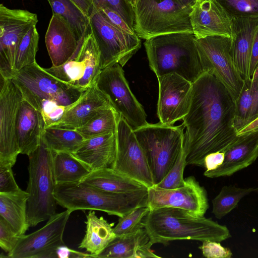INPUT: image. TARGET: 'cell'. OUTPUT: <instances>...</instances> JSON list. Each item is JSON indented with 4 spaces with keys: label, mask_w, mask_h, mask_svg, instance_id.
Masks as SVG:
<instances>
[{
    "label": "cell",
    "mask_w": 258,
    "mask_h": 258,
    "mask_svg": "<svg viewBox=\"0 0 258 258\" xmlns=\"http://www.w3.org/2000/svg\"><path fill=\"white\" fill-rule=\"evenodd\" d=\"M28 197L29 194L21 188L13 192H0V216L19 236L25 234L29 227L27 217Z\"/></svg>",
    "instance_id": "cell-29"
},
{
    "label": "cell",
    "mask_w": 258,
    "mask_h": 258,
    "mask_svg": "<svg viewBox=\"0 0 258 258\" xmlns=\"http://www.w3.org/2000/svg\"><path fill=\"white\" fill-rule=\"evenodd\" d=\"M86 218V233L79 248L85 249L92 257H97L116 237L114 223H109L102 216L98 217L94 211H89Z\"/></svg>",
    "instance_id": "cell-28"
},
{
    "label": "cell",
    "mask_w": 258,
    "mask_h": 258,
    "mask_svg": "<svg viewBox=\"0 0 258 258\" xmlns=\"http://www.w3.org/2000/svg\"><path fill=\"white\" fill-rule=\"evenodd\" d=\"M224 153L223 163L214 170L205 171L204 176L209 178L230 176L252 164L258 157V130L238 136Z\"/></svg>",
    "instance_id": "cell-20"
},
{
    "label": "cell",
    "mask_w": 258,
    "mask_h": 258,
    "mask_svg": "<svg viewBox=\"0 0 258 258\" xmlns=\"http://www.w3.org/2000/svg\"><path fill=\"white\" fill-rule=\"evenodd\" d=\"M258 79V66L256 68L254 73L251 78V80H256Z\"/></svg>",
    "instance_id": "cell-51"
},
{
    "label": "cell",
    "mask_w": 258,
    "mask_h": 258,
    "mask_svg": "<svg viewBox=\"0 0 258 258\" xmlns=\"http://www.w3.org/2000/svg\"><path fill=\"white\" fill-rule=\"evenodd\" d=\"M235 112L227 89L213 74L204 72L193 83L190 108L182 119L186 165L204 167L207 155L225 152L236 141Z\"/></svg>",
    "instance_id": "cell-1"
},
{
    "label": "cell",
    "mask_w": 258,
    "mask_h": 258,
    "mask_svg": "<svg viewBox=\"0 0 258 258\" xmlns=\"http://www.w3.org/2000/svg\"><path fill=\"white\" fill-rule=\"evenodd\" d=\"M191 9L177 0H139L133 8L135 32L145 40L170 33H194Z\"/></svg>",
    "instance_id": "cell-6"
},
{
    "label": "cell",
    "mask_w": 258,
    "mask_h": 258,
    "mask_svg": "<svg viewBox=\"0 0 258 258\" xmlns=\"http://www.w3.org/2000/svg\"><path fill=\"white\" fill-rule=\"evenodd\" d=\"M38 22L37 14L0 5L1 78L11 79L18 46L27 32Z\"/></svg>",
    "instance_id": "cell-13"
},
{
    "label": "cell",
    "mask_w": 258,
    "mask_h": 258,
    "mask_svg": "<svg viewBox=\"0 0 258 258\" xmlns=\"http://www.w3.org/2000/svg\"><path fill=\"white\" fill-rule=\"evenodd\" d=\"M89 27L100 52L101 70L119 63L124 66L140 48L136 34H128L113 25L99 10L93 8Z\"/></svg>",
    "instance_id": "cell-10"
},
{
    "label": "cell",
    "mask_w": 258,
    "mask_h": 258,
    "mask_svg": "<svg viewBox=\"0 0 258 258\" xmlns=\"http://www.w3.org/2000/svg\"><path fill=\"white\" fill-rule=\"evenodd\" d=\"M59 80L85 92L95 84L101 71L98 45L89 27L73 56L58 66L44 68Z\"/></svg>",
    "instance_id": "cell-11"
},
{
    "label": "cell",
    "mask_w": 258,
    "mask_h": 258,
    "mask_svg": "<svg viewBox=\"0 0 258 258\" xmlns=\"http://www.w3.org/2000/svg\"><path fill=\"white\" fill-rule=\"evenodd\" d=\"M56 203L71 211H100L122 217L133 209L147 205L148 188L128 194L105 191L80 182L55 184Z\"/></svg>",
    "instance_id": "cell-4"
},
{
    "label": "cell",
    "mask_w": 258,
    "mask_h": 258,
    "mask_svg": "<svg viewBox=\"0 0 258 258\" xmlns=\"http://www.w3.org/2000/svg\"><path fill=\"white\" fill-rule=\"evenodd\" d=\"M150 208L147 205L133 209L122 217H119L117 225L113 228L116 236H120L132 233L144 226L143 219L149 213Z\"/></svg>",
    "instance_id": "cell-37"
},
{
    "label": "cell",
    "mask_w": 258,
    "mask_h": 258,
    "mask_svg": "<svg viewBox=\"0 0 258 258\" xmlns=\"http://www.w3.org/2000/svg\"><path fill=\"white\" fill-rule=\"evenodd\" d=\"M258 31V17L233 18L232 47L234 61L246 84L251 81L249 67L253 43Z\"/></svg>",
    "instance_id": "cell-21"
},
{
    "label": "cell",
    "mask_w": 258,
    "mask_h": 258,
    "mask_svg": "<svg viewBox=\"0 0 258 258\" xmlns=\"http://www.w3.org/2000/svg\"><path fill=\"white\" fill-rule=\"evenodd\" d=\"M90 17L94 7V0H72Z\"/></svg>",
    "instance_id": "cell-48"
},
{
    "label": "cell",
    "mask_w": 258,
    "mask_h": 258,
    "mask_svg": "<svg viewBox=\"0 0 258 258\" xmlns=\"http://www.w3.org/2000/svg\"><path fill=\"white\" fill-rule=\"evenodd\" d=\"M109 105H111L108 99L94 85L68 106L58 122L48 127L76 130L88 122L102 109Z\"/></svg>",
    "instance_id": "cell-23"
},
{
    "label": "cell",
    "mask_w": 258,
    "mask_h": 258,
    "mask_svg": "<svg viewBox=\"0 0 258 258\" xmlns=\"http://www.w3.org/2000/svg\"><path fill=\"white\" fill-rule=\"evenodd\" d=\"M143 222L153 244H167L177 240L220 242L231 237L226 226L210 218L194 216L176 208L150 210Z\"/></svg>",
    "instance_id": "cell-2"
},
{
    "label": "cell",
    "mask_w": 258,
    "mask_h": 258,
    "mask_svg": "<svg viewBox=\"0 0 258 258\" xmlns=\"http://www.w3.org/2000/svg\"><path fill=\"white\" fill-rule=\"evenodd\" d=\"M28 156L27 217L29 226L34 227L56 214L53 153L41 139L37 149Z\"/></svg>",
    "instance_id": "cell-5"
},
{
    "label": "cell",
    "mask_w": 258,
    "mask_h": 258,
    "mask_svg": "<svg viewBox=\"0 0 258 258\" xmlns=\"http://www.w3.org/2000/svg\"><path fill=\"white\" fill-rule=\"evenodd\" d=\"M72 212L66 210L52 216L46 224L34 232L20 236L10 258H54L56 249L64 245V229Z\"/></svg>",
    "instance_id": "cell-15"
},
{
    "label": "cell",
    "mask_w": 258,
    "mask_h": 258,
    "mask_svg": "<svg viewBox=\"0 0 258 258\" xmlns=\"http://www.w3.org/2000/svg\"><path fill=\"white\" fill-rule=\"evenodd\" d=\"M235 105L234 125L238 132L258 118V79L244 83Z\"/></svg>",
    "instance_id": "cell-31"
},
{
    "label": "cell",
    "mask_w": 258,
    "mask_h": 258,
    "mask_svg": "<svg viewBox=\"0 0 258 258\" xmlns=\"http://www.w3.org/2000/svg\"><path fill=\"white\" fill-rule=\"evenodd\" d=\"M120 115L111 105L99 111L84 125L77 128L84 139L116 132Z\"/></svg>",
    "instance_id": "cell-34"
},
{
    "label": "cell",
    "mask_w": 258,
    "mask_h": 258,
    "mask_svg": "<svg viewBox=\"0 0 258 258\" xmlns=\"http://www.w3.org/2000/svg\"><path fill=\"white\" fill-rule=\"evenodd\" d=\"M47 1L51 8L52 14L62 17L80 41L84 36L89 27V17L72 0Z\"/></svg>",
    "instance_id": "cell-32"
},
{
    "label": "cell",
    "mask_w": 258,
    "mask_h": 258,
    "mask_svg": "<svg viewBox=\"0 0 258 258\" xmlns=\"http://www.w3.org/2000/svg\"><path fill=\"white\" fill-rule=\"evenodd\" d=\"M23 99L21 91L11 79L1 78L0 163L12 167L20 154L17 137V121Z\"/></svg>",
    "instance_id": "cell-16"
},
{
    "label": "cell",
    "mask_w": 258,
    "mask_h": 258,
    "mask_svg": "<svg viewBox=\"0 0 258 258\" xmlns=\"http://www.w3.org/2000/svg\"><path fill=\"white\" fill-rule=\"evenodd\" d=\"M190 21L196 38L209 36L232 37L233 18L217 0H197Z\"/></svg>",
    "instance_id": "cell-19"
},
{
    "label": "cell",
    "mask_w": 258,
    "mask_h": 258,
    "mask_svg": "<svg viewBox=\"0 0 258 258\" xmlns=\"http://www.w3.org/2000/svg\"><path fill=\"white\" fill-rule=\"evenodd\" d=\"M159 84L157 114L159 122L172 125L188 113L193 83L174 73L157 77Z\"/></svg>",
    "instance_id": "cell-18"
},
{
    "label": "cell",
    "mask_w": 258,
    "mask_h": 258,
    "mask_svg": "<svg viewBox=\"0 0 258 258\" xmlns=\"http://www.w3.org/2000/svg\"><path fill=\"white\" fill-rule=\"evenodd\" d=\"M110 167L147 188L155 184L146 156L134 130L120 116L116 129V153Z\"/></svg>",
    "instance_id": "cell-14"
},
{
    "label": "cell",
    "mask_w": 258,
    "mask_h": 258,
    "mask_svg": "<svg viewBox=\"0 0 258 258\" xmlns=\"http://www.w3.org/2000/svg\"><path fill=\"white\" fill-rule=\"evenodd\" d=\"M256 130H258V118L239 131L237 132V135L240 136L242 134Z\"/></svg>",
    "instance_id": "cell-49"
},
{
    "label": "cell",
    "mask_w": 258,
    "mask_h": 258,
    "mask_svg": "<svg viewBox=\"0 0 258 258\" xmlns=\"http://www.w3.org/2000/svg\"><path fill=\"white\" fill-rule=\"evenodd\" d=\"M39 38L36 26L32 27L23 37L17 51L14 74L25 67L36 62Z\"/></svg>",
    "instance_id": "cell-36"
},
{
    "label": "cell",
    "mask_w": 258,
    "mask_h": 258,
    "mask_svg": "<svg viewBox=\"0 0 258 258\" xmlns=\"http://www.w3.org/2000/svg\"><path fill=\"white\" fill-rule=\"evenodd\" d=\"M232 42L231 37L217 35L195 39L204 71L213 74L235 102L245 81L234 63Z\"/></svg>",
    "instance_id": "cell-9"
},
{
    "label": "cell",
    "mask_w": 258,
    "mask_h": 258,
    "mask_svg": "<svg viewBox=\"0 0 258 258\" xmlns=\"http://www.w3.org/2000/svg\"><path fill=\"white\" fill-rule=\"evenodd\" d=\"M42 140L53 152H75L81 145L84 138L76 130L51 127L44 128Z\"/></svg>",
    "instance_id": "cell-33"
},
{
    "label": "cell",
    "mask_w": 258,
    "mask_h": 258,
    "mask_svg": "<svg viewBox=\"0 0 258 258\" xmlns=\"http://www.w3.org/2000/svg\"><path fill=\"white\" fill-rule=\"evenodd\" d=\"M192 33L158 35L144 43L149 67L157 77L176 74L194 83L205 72Z\"/></svg>",
    "instance_id": "cell-3"
},
{
    "label": "cell",
    "mask_w": 258,
    "mask_h": 258,
    "mask_svg": "<svg viewBox=\"0 0 258 258\" xmlns=\"http://www.w3.org/2000/svg\"><path fill=\"white\" fill-rule=\"evenodd\" d=\"M81 182L118 194H128L148 188L140 182L110 167L91 171Z\"/></svg>",
    "instance_id": "cell-27"
},
{
    "label": "cell",
    "mask_w": 258,
    "mask_h": 258,
    "mask_svg": "<svg viewBox=\"0 0 258 258\" xmlns=\"http://www.w3.org/2000/svg\"><path fill=\"white\" fill-rule=\"evenodd\" d=\"M52 166L55 184L81 182L91 171L72 153L53 152Z\"/></svg>",
    "instance_id": "cell-30"
},
{
    "label": "cell",
    "mask_w": 258,
    "mask_h": 258,
    "mask_svg": "<svg viewBox=\"0 0 258 258\" xmlns=\"http://www.w3.org/2000/svg\"><path fill=\"white\" fill-rule=\"evenodd\" d=\"M116 149V132L85 139L72 154L92 171L110 167Z\"/></svg>",
    "instance_id": "cell-26"
},
{
    "label": "cell",
    "mask_w": 258,
    "mask_h": 258,
    "mask_svg": "<svg viewBox=\"0 0 258 258\" xmlns=\"http://www.w3.org/2000/svg\"><path fill=\"white\" fill-rule=\"evenodd\" d=\"M55 257L74 258V257H92L90 254L84 253L67 246L65 244L57 248L55 252Z\"/></svg>",
    "instance_id": "cell-46"
},
{
    "label": "cell",
    "mask_w": 258,
    "mask_h": 258,
    "mask_svg": "<svg viewBox=\"0 0 258 258\" xmlns=\"http://www.w3.org/2000/svg\"><path fill=\"white\" fill-rule=\"evenodd\" d=\"M258 66V31L256 34L253 43L250 67H249V75L251 79L254 72Z\"/></svg>",
    "instance_id": "cell-47"
},
{
    "label": "cell",
    "mask_w": 258,
    "mask_h": 258,
    "mask_svg": "<svg viewBox=\"0 0 258 258\" xmlns=\"http://www.w3.org/2000/svg\"><path fill=\"white\" fill-rule=\"evenodd\" d=\"M100 11L103 15L115 26L123 31L132 35L136 34L134 29H132L122 17L113 10L105 7L96 8Z\"/></svg>",
    "instance_id": "cell-44"
},
{
    "label": "cell",
    "mask_w": 258,
    "mask_h": 258,
    "mask_svg": "<svg viewBox=\"0 0 258 258\" xmlns=\"http://www.w3.org/2000/svg\"><path fill=\"white\" fill-rule=\"evenodd\" d=\"M183 6L192 7L197 0H177Z\"/></svg>",
    "instance_id": "cell-50"
},
{
    "label": "cell",
    "mask_w": 258,
    "mask_h": 258,
    "mask_svg": "<svg viewBox=\"0 0 258 258\" xmlns=\"http://www.w3.org/2000/svg\"><path fill=\"white\" fill-rule=\"evenodd\" d=\"M45 44L52 66L67 62L76 51L79 41L67 21L52 14L45 34Z\"/></svg>",
    "instance_id": "cell-22"
},
{
    "label": "cell",
    "mask_w": 258,
    "mask_h": 258,
    "mask_svg": "<svg viewBox=\"0 0 258 258\" xmlns=\"http://www.w3.org/2000/svg\"><path fill=\"white\" fill-rule=\"evenodd\" d=\"M253 187L239 188L235 185H225L212 200V213L218 219L222 218L235 208L245 196L257 190Z\"/></svg>",
    "instance_id": "cell-35"
},
{
    "label": "cell",
    "mask_w": 258,
    "mask_h": 258,
    "mask_svg": "<svg viewBox=\"0 0 258 258\" xmlns=\"http://www.w3.org/2000/svg\"><path fill=\"white\" fill-rule=\"evenodd\" d=\"M152 245L144 226L132 233L116 237L97 257H161L152 250Z\"/></svg>",
    "instance_id": "cell-24"
},
{
    "label": "cell",
    "mask_w": 258,
    "mask_h": 258,
    "mask_svg": "<svg viewBox=\"0 0 258 258\" xmlns=\"http://www.w3.org/2000/svg\"><path fill=\"white\" fill-rule=\"evenodd\" d=\"M225 158L224 152H217L207 155L204 159V166L206 171L214 170L218 168Z\"/></svg>",
    "instance_id": "cell-45"
},
{
    "label": "cell",
    "mask_w": 258,
    "mask_h": 258,
    "mask_svg": "<svg viewBox=\"0 0 258 258\" xmlns=\"http://www.w3.org/2000/svg\"><path fill=\"white\" fill-rule=\"evenodd\" d=\"M186 166L185 155L183 150L164 178L155 185L165 189H174L183 186L185 182L183 171Z\"/></svg>",
    "instance_id": "cell-39"
},
{
    "label": "cell",
    "mask_w": 258,
    "mask_h": 258,
    "mask_svg": "<svg viewBox=\"0 0 258 258\" xmlns=\"http://www.w3.org/2000/svg\"><path fill=\"white\" fill-rule=\"evenodd\" d=\"M44 128V122L40 112L23 99L19 109L17 121V137L20 154L29 156L37 149Z\"/></svg>",
    "instance_id": "cell-25"
},
{
    "label": "cell",
    "mask_w": 258,
    "mask_h": 258,
    "mask_svg": "<svg viewBox=\"0 0 258 258\" xmlns=\"http://www.w3.org/2000/svg\"><path fill=\"white\" fill-rule=\"evenodd\" d=\"M130 4H131L132 5V3H131V0H127Z\"/></svg>",
    "instance_id": "cell-53"
},
{
    "label": "cell",
    "mask_w": 258,
    "mask_h": 258,
    "mask_svg": "<svg viewBox=\"0 0 258 258\" xmlns=\"http://www.w3.org/2000/svg\"><path fill=\"white\" fill-rule=\"evenodd\" d=\"M94 7H107L113 10L119 14L129 26L134 29V12L132 5L127 0H94Z\"/></svg>",
    "instance_id": "cell-40"
},
{
    "label": "cell",
    "mask_w": 258,
    "mask_h": 258,
    "mask_svg": "<svg viewBox=\"0 0 258 258\" xmlns=\"http://www.w3.org/2000/svg\"><path fill=\"white\" fill-rule=\"evenodd\" d=\"M184 127L148 123L134 130L146 156L155 184L160 182L183 151Z\"/></svg>",
    "instance_id": "cell-7"
},
{
    "label": "cell",
    "mask_w": 258,
    "mask_h": 258,
    "mask_svg": "<svg viewBox=\"0 0 258 258\" xmlns=\"http://www.w3.org/2000/svg\"><path fill=\"white\" fill-rule=\"evenodd\" d=\"M12 167L0 163V192H13L20 188L14 178Z\"/></svg>",
    "instance_id": "cell-43"
},
{
    "label": "cell",
    "mask_w": 258,
    "mask_h": 258,
    "mask_svg": "<svg viewBox=\"0 0 258 258\" xmlns=\"http://www.w3.org/2000/svg\"><path fill=\"white\" fill-rule=\"evenodd\" d=\"M232 18L258 17V0H217Z\"/></svg>",
    "instance_id": "cell-38"
},
{
    "label": "cell",
    "mask_w": 258,
    "mask_h": 258,
    "mask_svg": "<svg viewBox=\"0 0 258 258\" xmlns=\"http://www.w3.org/2000/svg\"><path fill=\"white\" fill-rule=\"evenodd\" d=\"M199 248L203 255L208 258H230L232 256L230 249L223 247L217 241H204Z\"/></svg>",
    "instance_id": "cell-42"
},
{
    "label": "cell",
    "mask_w": 258,
    "mask_h": 258,
    "mask_svg": "<svg viewBox=\"0 0 258 258\" xmlns=\"http://www.w3.org/2000/svg\"><path fill=\"white\" fill-rule=\"evenodd\" d=\"M139 0H131V3H132V5L133 6V8H134L136 5V4L139 2Z\"/></svg>",
    "instance_id": "cell-52"
},
{
    "label": "cell",
    "mask_w": 258,
    "mask_h": 258,
    "mask_svg": "<svg viewBox=\"0 0 258 258\" xmlns=\"http://www.w3.org/2000/svg\"><path fill=\"white\" fill-rule=\"evenodd\" d=\"M20 236H18L11 225L0 216V246L6 252L10 253L16 247Z\"/></svg>",
    "instance_id": "cell-41"
},
{
    "label": "cell",
    "mask_w": 258,
    "mask_h": 258,
    "mask_svg": "<svg viewBox=\"0 0 258 258\" xmlns=\"http://www.w3.org/2000/svg\"><path fill=\"white\" fill-rule=\"evenodd\" d=\"M95 85L133 130L148 123L143 107L130 89L119 63L102 70Z\"/></svg>",
    "instance_id": "cell-12"
},
{
    "label": "cell",
    "mask_w": 258,
    "mask_h": 258,
    "mask_svg": "<svg viewBox=\"0 0 258 258\" xmlns=\"http://www.w3.org/2000/svg\"><path fill=\"white\" fill-rule=\"evenodd\" d=\"M183 186L165 189L156 185L148 187L147 206L150 210L172 207L197 217H204L209 208L207 191L194 176L184 179Z\"/></svg>",
    "instance_id": "cell-17"
},
{
    "label": "cell",
    "mask_w": 258,
    "mask_h": 258,
    "mask_svg": "<svg viewBox=\"0 0 258 258\" xmlns=\"http://www.w3.org/2000/svg\"><path fill=\"white\" fill-rule=\"evenodd\" d=\"M11 80L21 91L24 99L36 109L44 101L70 106L84 92L54 77L37 62L15 73Z\"/></svg>",
    "instance_id": "cell-8"
}]
</instances>
